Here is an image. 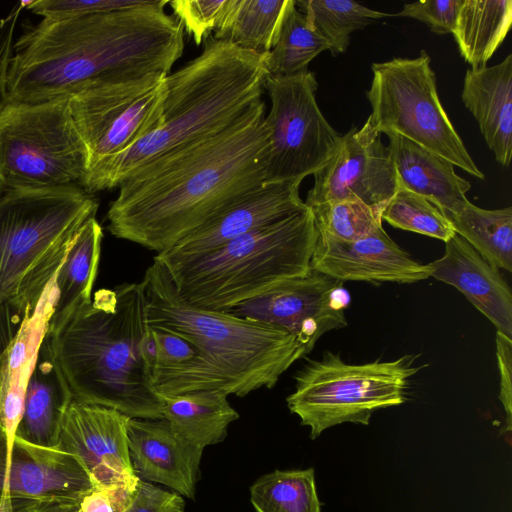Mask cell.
<instances>
[{"mask_svg": "<svg viewBox=\"0 0 512 512\" xmlns=\"http://www.w3.org/2000/svg\"><path fill=\"white\" fill-rule=\"evenodd\" d=\"M317 88L315 74L309 70L267 78L264 89L271 108L265 117L269 131L265 184L303 180L338 150L343 135L322 114Z\"/></svg>", "mask_w": 512, "mask_h": 512, "instance_id": "obj_11", "label": "cell"}, {"mask_svg": "<svg viewBox=\"0 0 512 512\" xmlns=\"http://www.w3.org/2000/svg\"><path fill=\"white\" fill-rule=\"evenodd\" d=\"M314 184L305 205L329 201L357 200L382 213L399 188L387 147L369 119L361 128L352 126L342 136L332 158L313 174Z\"/></svg>", "mask_w": 512, "mask_h": 512, "instance_id": "obj_14", "label": "cell"}, {"mask_svg": "<svg viewBox=\"0 0 512 512\" xmlns=\"http://www.w3.org/2000/svg\"><path fill=\"white\" fill-rule=\"evenodd\" d=\"M416 360V355H404L351 364L337 353L325 352L294 375L295 390L287 397V406L301 425L309 427L311 439L346 422L368 425L375 411L406 401L409 380L421 368Z\"/></svg>", "mask_w": 512, "mask_h": 512, "instance_id": "obj_8", "label": "cell"}, {"mask_svg": "<svg viewBox=\"0 0 512 512\" xmlns=\"http://www.w3.org/2000/svg\"><path fill=\"white\" fill-rule=\"evenodd\" d=\"M382 222L447 242L456 233L445 214L425 197L399 187L381 213Z\"/></svg>", "mask_w": 512, "mask_h": 512, "instance_id": "obj_33", "label": "cell"}, {"mask_svg": "<svg viewBox=\"0 0 512 512\" xmlns=\"http://www.w3.org/2000/svg\"><path fill=\"white\" fill-rule=\"evenodd\" d=\"M496 357L500 374L499 399L506 414V431L512 427V339L496 332Z\"/></svg>", "mask_w": 512, "mask_h": 512, "instance_id": "obj_40", "label": "cell"}, {"mask_svg": "<svg viewBox=\"0 0 512 512\" xmlns=\"http://www.w3.org/2000/svg\"><path fill=\"white\" fill-rule=\"evenodd\" d=\"M288 0H229L215 40L264 54L274 46Z\"/></svg>", "mask_w": 512, "mask_h": 512, "instance_id": "obj_28", "label": "cell"}, {"mask_svg": "<svg viewBox=\"0 0 512 512\" xmlns=\"http://www.w3.org/2000/svg\"><path fill=\"white\" fill-rule=\"evenodd\" d=\"M325 50L328 42L312 29L295 5L288 0L279 33L267 54L269 76H290L304 72L309 63Z\"/></svg>", "mask_w": 512, "mask_h": 512, "instance_id": "obj_32", "label": "cell"}, {"mask_svg": "<svg viewBox=\"0 0 512 512\" xmlns=\"http://www.w3.org/2000/svg\"><path fill=\"white\" fill-rule=\"evenodd\" d=\"M456 234L497 269L512 271V208L483 209L469 202L446 215Z\"/></svg>", "mask_w": 512, "mask_h": 512, "instance_id": "obj_29", "label": "cell"}, {"mask_svg": "<svg viewBox=\"0 0 512 512\" xmlns=\"http://www.w3.org/2000/svg\"><path fill=\"white\" fill-rule=\"evenodd\" d=\"M168 0L61 20L42 19L13 44L8 102L67 97L93 85L170 74L184 50V29Z\"/></svg>", "mask_w": 512, "mask_h": 512, "instance_id": "obj_2", "label": "cell"}, {"mask_svg": "<svg viewBox=\"0 0 512 512\" xmlns=\"http://www.w3.org/2000/svg\"><path fill=\"white\" fill-rule=\"evenodd\" d=\"M88 170V151L69 98L5 105L0 113V188L84 189Z\"/></svg>", "mask_w": 512, "mask_h": 512, "instance_id": "obj_9", "label": "cell"}, {"mask_svg": "<svg viewBox=\"0 0 512 512\" xmlns=\"http://www.w3.org/2000/svg\"><path fill=\"white\" fill-rule=\"evenodd\" d=\"M31 501L26 500H1L0 512H26Z\"/></svg>", "mask_w": 512, "mask_h": 512, "instance_id": "obj_42", "label": "cell"}, {"mask_svg": "<svg viewBox=\"0 0 512 512\" xmlns=\"http://www.w3.org/2000/svg\"><path fill=\"white\" fill-rule=\"evenodd\" d=\"M366 92L368 119L379 133H394L434 152L472 176L484 179L442 107L431 58L425 50L415 58L395 57L371 65Z\"/></svg>", "mask_w": 512, "mask_h": 512, "instance_id": "obj_10", "label": "cell"}, {"mask_svg": "<svg viewBox=\"0 0 512 512\" xmlns=\"http://www.w3.org/2000/svg\"><path fill=\"white\" fill-rule=\"evenodd\" d=\"M129 460L135 476L195 499L203 450L182 440L166 419L128 418Z\"/></svg>", "mask_w": 512, "mask_h": 512, "instance_id": "obj_19", "label": "cell"}, {"mask_svg": "<svg viewBox=\"0 0 512 512\" xmlns=\"http://www.w3.org/2000/svg\"><path fill=\"white\" fill-rule=\"evenodd\" d=\"M511 23V0H464L452 34L472 70L487 66Z\"/></svg>", "mask_w": 512, "mask_h": 512, "instance_id": "obj_27", "label": "cell"}, {"mask_svg": "<svg viewBox=\"0 0 512 512\" xmlns=\"http://www.w3.org/2000/svg\"><path fill=\"white\" fill-rule=\"evenodd\" d=\"M150 0H32L22 1L24 9L43 19L61 20L142 6Z\"/></svg>", "mask_w": 512, "mask_h": 512, "instance_id": "obj_37", "label": "cell"}, {"mask_svg": "<svg viewBox=\"0 0 512 512\" xmlns=\"http://www.w3.org/2000/svg\"><path fill=\"white\" fill-rule=\"evenodd\" d=\"M314 217L304 209L203 255L158 260L190 306L225 312L280 283L307 274L317 240Z\"/></svg>", "mask_w": 512, "mask_h": 512, "instance_id": "obj_6", "label": "cell"}, {"mask_svg": "<svg viewBox=\"0 0 512 512\" xmlns=\"http://www.w3.org/2000/svg\"><path fill=\"white\" fill-rule=\"evenodd\" d=\"M228 396L211 389L163 397V417L182 440L204 450L222 442L230 424L239 418Z\"/></svg>", "mask_w": 512, "mask_h": 512, "instance_id": "obj_25", "label": "cell"}, {"mask_svg": "<svg viewBox=\"0 0 512 512\" xmlns=\"http://www.w3.org/2000/svg\"><path fill=\"white\" fill-rule=\"evenodd\" d=\"M102 239L103 228L96 217L87 220L79 230L56 275L54 310L48 329L56 327L74 309L91 300L100 262Z\"/></svg>", "mask_w": 512, "mask_h": 512, "instance_id": "obj_26", "label": "cell"}, {"mask_svg": "<svg viewBox=\"0 0 512 512\" xmlns=\"http://www.w3.org/2000/svg\"><path fill=\"white\" fill-rule=\"evenodd\" d=\"M136 486H94L72 497L32 501L26 512H123L131 502Z\"/></svg>", "mask_w": 512, "mask_h": 512, "instance_id": "obj_35", "label": "cell"}, {"mask_svg": "<svg viewBox=\"0 0 512 512\" xmlns=\"http://www.w3.org/2000/svg\"><path fill=\"white\" fill-rule=\"evenodd\" d=\"M258 101L224 130L155 158L123 180L107 230L157 254L265 184L269 131Z\"/></svg>", "mask_w": 512, "mask_h": 512, "instance_id": "obj_1", "label": "cell"}, {"mask_svg": "<svg viewBox=\"0 0 512 512\" xmlns=\"http://www.w3.org/2000/svg\"><path fill=\"white\" fill-rule=\"evenodd\" d=\"M72 399L57 366L41 345L15 436L38 446L57 447L62 417Z\"/></svg>", "mask_w": 512, "mask_h": 512, "instance_id": "obj_24", "label": "cell"}, {"mask_svg": "<svg viewBox=\"0 0 512 512\" xmlns=\"http://www.w3.org/2000/svg\"><path fill=\"white\" fill-rule=\"evenodd\" d=\"M141 282L148 325L191 340L247 394L272 388L292 364L308 354L294 336L279 327L190 306L156 259Z\"/></svg>", "mask_w": 512, "mask_h": 512, "instance_id": "obj_7", "label": "cell"}, {"mask_svg": "<svg viewBox=\"0 0 512 512\" xmlns=\"http://www.w3.org/2000/svg\"><path fill=\"white\" fill-rule=\"evenodd\" d=\"M311 269L344 281L415 283L430 277L428 264L414 260L383 227L352 242L318 234Z\"/></svg>", "mask_w": 512, "mask_h": 512, "instance_id": "obj_17", "label": "cell"}, {"mask_svg": "<svg viewBox=\"0 0 512 512\" xmlns=\"http://www.w3.org/2000/svg\"><path fill=\"white\" fill-rule=\"evenodd\" d=\"M24 9L22 1L0 20V113L8 103L6 78L9 60L12 55L13 37L17 20Z\"/></svg>", "mask_w": 512, "mask_h": 512, "instance_id": "obj_41", "label": "cell"}, {"mask_svg": "<svg viewBox=\"0 0 512 512\" xmlns=\"http://www.w3.org/2000/svg\"><path fill=\"white\" fill-rule=\"evenodd\" d=\"M55 280L45 290L34 314L22 323L0 353V424L12 442L21 419L26 388L53 314Z\"/></svg>", "mask_w": 512, "mask_h": 512, "instance_id": "obj_21", "label": "cell"}, {"mask_svg": "<svg viewBox=\"0 0 512 512\" xmlns=\"http://www.w3.org/2000/svg\"><path fill=\"white\" fill-rule=\"evenodd\" d=\"M349 304L342 281L310 269L225 312L279 327L309 353L325 333L347 325Z\"/></svg>", "mask_w": 512, "mask_h": 512, "instance_id": "obj_13", "label": "cell"}, {"mask_svg": "<svg viewBox=\"0 0 512 512\" xmlns=\"http://www.w3.org/2000/svg\"><path fill=\"white\" fill-rule=\"evenodd\" d=\"M464 0H421L407 3L398 13L426 24L438 35L452 34Z\"/></svg>", "mask_w": 512, "mask_h": 512, "instance_id": "obj_38", "label": "cell"}, {"mask_svg": "<svg viewBox=\"0 0 512 512\" xmlns=\"http://www.w3.org/2000/svg\"><path fill=\"white\" fill-rule=\"evenodd\" d=\"M295 5L308 25L328 42L334 57L346 52L353 32L392 16L350 0H295Z\"/></svg>", "mask_w": 512, "mask_h": 512, "instance_id": "obj_31", "label": "cell"}, {"mask_svg": "<svg viewBox=\"0 0 512 512\" xmlns=\"http://www.w3.org/2000/svg\"><path fill=\"white\" fill-rule=\"evenodd\" d=\"M461 98L496 161L508 167L512 155V55L493 66L468 69Z\"/></svg>", "mask_w": 512, "mask_h": 512, "instance_id": "obj_22", "label": "cell"}, {"mask_svg": "<svg viewBox=\"0 0 512 512\" xmlns=\"http://www.w3.org/2000/svg\"><path fill=\"white\" fill-rule=\"evenodd\" d=\"M119 411L72 399L67 405L57 447L73 455L96 486H136L128 453L126 423Z\"/></svg>", "mask_w": 512, "mask_h": 512, "instance_id": "obj_15", "label": "cell"}, {"mask_svg": "<svg viewBox=\"0 0 512 512\" xmlns=\"http://www.w3.org/2000/svg\"><path fill=\"white\" fill-rule=\"evenodd\" d=\"M432 277L459 290L496 328L512 339V292L499 269L455 234L444 254L428 264Z\"/></svg>", "mask_w": 512, "mask_h": 512, "instance_id": "obj_20", "label": "cell"}, {"mask_svg": "<svg viewBox=\"0 0 512 512\" xmlns=\"http://www.w3.org/2000/svg\"><path fill=\"white\" fill-rule=\"evenodd\" d=\"M98 207L81 188H0V353L34 314Z\"/></svg>", "mask_w": 512, "mask_h": 512, "instance_id": "obj_5", "label": "cell"}, {"mask_svg": "<svg viewBox=\"0 0 512 512\" xmlns=\"http://www.w3.org/2000/svg\"><path fill=\"white\" fill-rule=\"evenodd\" d=\"M309 209L318 234L337 241H356L382 227L381 213L357 200L329 201Z\"/></svg>", "mask_w": 512, "mask_h": 512, "instance_id": "obj_34", "label": "cell"}, {"mask_svg": "<svg viewBox=\"0 0 512 512\" xmlns=\"http://www.w3.org/2000/svg\"><path fill=\"white\" fill-rule=\"evenodd\" d=\"M301 182L296 179L264 184L154 258L178 260L203 255L289 217L306 207L299 194Z\"/></svg>", "mask_w": 512, "mask_h": 512, "instance_id": "obj_18", "label": "cell"}, {"mask_svg": "<svg viewBox=\"0 0 512 512\" xmlns=\"http://www.w3.org/2000/svg\"><path fill=\"white\" fill-rule=\"evenodd\" d=\"M165 73L105 82L69 97L75 127L89 156L88 173L127 151L159 124Z\"/></svg>", "mask_w": 512, "mask_h": 512, "instance_id": "obj_12", "label": "cell"}, {"mask_svg": "<svg viewBox=\"0 0 512 512\" xmlns=\"http://www.w3.org/2000/svg\"><path fill=\"white\" fill-rule=\"evenodd\" d=\"M267 54L208 38L197 57L167 75L158 126L91 170L84 190L94 194L116 188L145 163L227 128L262 100L269 77Z\"/></svg>", "mask_w": 512, "mask_h": 512, "instance_id": "obj_4", "label": "cell"}, {"mask_svg": "<svg viewBox=\"0 0 512 512\" xmlns=\"http://www.w3.org/2000/svg\"><path fill=\"white\" fill-rule=\"evenodd\" d=\"M185 500L176 492L138 481L134 496L123 512H184Z\"/></svg>", "mask_w": 512, "mask_h": 512, "instance_id": "obj_39", "label": "cell"}, {"mask_svg": "<svg viewBox=\"0 0 512 512\" xmlns=\"http://www.w3.org/2000/svg\"><path fill=\"white\" fill-rule=\"evenodd\" d=\"M386 135L399 187L425 197L445 216L459 212L470 202L466 193L471 183L456 174L450 161L400 135Z\"/></svg>", "mask_w": 512, "mask_h": 512, "instance_id": "obj_23", "label": "cell"}, {"mask_svg": "<svg viewBox=\"0 0 512 512\" xmlns=\"http://www.w3.org/2000/svg\"><path fill=\"white\" fill-rule=\"evenodd\" d=\"M43 347L74 400L130 418L163 419L152 385L154 342L142 282L97 290L48 329Z\"/></svg>", "mask_w": 512, "mask_h": 512, "instance_id": "obj_3", "label": "cell"}, {"mask_svg": "<svg viewBox=\"0 0 512 512\" xmlns=\"http://www.w3.org/2000/svg\"><path fill=\"white\" fill-rule=\"evenodd\" d=\"M256 512H321L314 468L274 470L250 487Z\"/></svg>", "mask_w": 512, "mask_h": 512, "instance_id": "obj_30", "label": "cell"}, {"mask_svg": "<svg viewBox=\"0 0 512 512\" xmlns=\"http://www.w3.org/2000/svg\"><path fill=\"white\" fill-rule=\"evenodd\" d=\"M95 485L83 465L58 447H42L0 424V499L45 501L81 494Z\"/></svg>", "mask_w": 512, "mask_h": 512, "instance_id": "obj_16", "label": "cell"}, {"mask_svg": "<svg viewBox=\"0 0 512 512\" xmlns=\"http://www.w3.org/2000/svg\"><path fill=\"white\" fill-rule=\"evenodd\" d=\"M229 0L169 1L176 19L196 45L205 42L220 25Z\"/></svg>", "mask_w": 512, "mask_h": 512, "instance_id": "obj_36", "label": "cell"}]
</instances>
